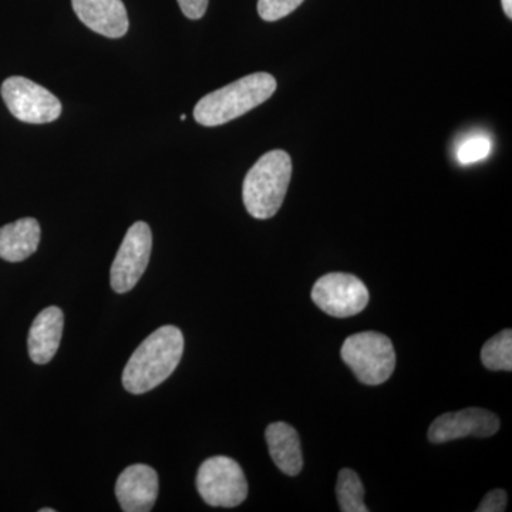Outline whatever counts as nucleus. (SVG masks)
Returning <instances> with one entry per match:
<instances>
[{
  "instance_id": "nucleus-1",
  "label": "nucleus",
  "mask_w": 512,
  "mask_h": 512,
  "mask_svg": "<svg viewBox=\"0 0 512 512\" xmlns=\"http://www.w3.org/2000/svg\"><path fill=\"white\" fill-rule=\"evenodd\" d=\"M184 353L183 332L177 326L157 329L128 359L123 386L128 393L144 394L165 382L180 365Z\"/></svg>"
},
{
  "instance_id": "nucleus-2",
  "label": "nucleus",
  "mask_w": 512,
  "mask_h": 512,
  "mask_svg": "<svg viewBox=\"0 0 512 512\" xmlns=\"http://www.w3.org/2000/svg\"><path fill=\"white\" fill-rule=\"evenodd\" d=\"M276 80L269 73H254L215 90L198 101L194 119L204 127H217L244 116L271 99Z\"/></svg>"
},
{
  "instance_id": "nucleus-3",
  "label": "nucleus",
  "mask_w": 512,
  "mask_h": 512,
  "mask_svg": "<svg viewBox=\"0 0 512 512\" xmlns=\"http://www.w3.org/2000/svg\"><path fill=\"white\" fill-rule=\"evenodd\" d=\"M292 178V160L284 150L269 151L248 171L242 198L249 215L269 220L284 204Z\"/></svg>"
},
{
  "instance_id": "nucleus-4",
  "label": "nucleus",
  "mask_w": 512,
  "mask_h": 512,
  "mask_svg": "<svg viewBox=\"0 0 512 512\" xmlns=\"http://www.w3.org/2000/svg\"><path fill=\"white\" fill-rule=\"evenodd\" d=\"M340 355L357 380L369 386L387 382L396 367L392 340L382 333L362 332L349 336L343 343Z\"/></svg>"
},
{
  "instance_id": "nucleus-5",
  "label": "nucleus",
  "mask_w": 512,
  "mask_h": 512,
  "mask_svg": "<svg viewBox=\"0 0 512 512\" xmlns=\"http://www.w3.org/2000/svg\"><path fill=\"white\" fill-rule=\"evenodd\" d=\"M197 490L211 507L234 508L247 500L248 483L237 461L225 456L208 458L197 473Z\"/></svg>"
},
{
  "instance_id": "nucleus-6",
  "label": "nucleus",
  "mask_w": 512,
  "mask_h": 512,
  "mask_svg": "<svg viewBox=\"0 0 512 512\" xmlns=\"http://www.w3.org/2000/svg\"><path fill=\"white\" fill-rule=\"evenodd\" d=\"M0 92L12 116L23 123H52L62 114V103L55 94L26 77H9Z\"/></svg>"
},
{
  "instance_id": "nucleus-7",
  "label": "nucleus",
  "mask_w": 512,
  "mask_h": 512,
  "mask_svg": "<svg viewBox=\"0 0 512 512\" xmlns=\"http://www.w3.org/2000/svg\"><path fill=\"white\" fill-rule=\"evenodd\" d=\"M151 251L153 234L147 222L131 225L111 265L110 284L114 292L127 293L138 284L150 262Z\"/></svg>"
},
{
  "instance_id": "nucleus-8",
  "label": "nucleus",
  "mask_w": 512,
  "mask_h": 512,
  "mask_svg": "<svg viewBox=\"0 0 512 512\" xmlns=\"http://www.w3.org/2000/svg\"><path fill=\"white\" fill-rule=\"evenodd\" d=\"M312 299L320 311L335 318H349L365 311L369 291L355 275L333 272L316 281Z\"/></svg>"
},
{
  "instance_id": "nucleus-9",
  "label": "nucleus",
  "mask_w": 512,
  "mask_h": 512,
  "mask_svg": "<svg viewBox=\"0 0 512 512\" xmlns=\"http://www.w3.org/2000/svg\"><path fill=\"white\" fill-rule=\"evenodd\" d=\"M500 430L497 414L471 407L456 413H446L431 423L429 440L434 444L463 439L467 436L491 437Z\"/></svg>"
},
{
  "instance_id": "nucleus-10",
  "label": "nucleus",
  "mask_w": 512,
  "mask_h": 512,
  "mask_svg": "<svg viewBox=\"0 0 512 512\" xmlns=\"http://www.w3.org/2000/svg\"><path fill=\"white\" fill-rule=\"evenodd\" d=\"M158 474L147 464L127 467L116 483V497L121 510L148 512L153 510L158 497Z\"/></svg>"
},
{
  "instance_id": "nucleus-11",
  "label": "nucleus",
  "mask_w": 512,
  "mask_h": 512,
  "mask_svg": "<svg viewBox=\"0 0 512 512\" xmlns=\"http://www.w3.org/2000/svg\"><path fill=\"white\" fill-rule=\"evenodd\" d=\"M77 18L101 36L119 39L126 35L128 15L121 0H72Z\"/></svg>"
},
{
  "instance_id": "nucleus-12",
  "label": "nucleus",
  "mask_w": 512,
  "mask_h": 512,
  "mask_svg": "<svg viewBox=\"0 0 512 512\" xmlns=\"http://www.w3.org/2000/svg\"><path fill=\"white\" fill-rule=\"evenodd\" d=\"M64 316L57 306L43 309L29 330V356L36 365H46L55 357L62 342Z\"/></svg>"
},
{
  "instance_id": "nucleus-13",
  "label": "nucleus",
  "mask_w": 512,
  "mask_h": 512,
  "mask_svg": "<svg viewBox=\"0 0 512 512\" xmlns=\"http://www.w3.org/2000/svg\"><path fill=\"white\" fill-rule=\"evenodd\" d=\"M266 444L275 466L286 476H298L303 468L301 439L298 431L284 421L269 424L265 431Z\"/></svg>"
},
{
  "instance_id": "nucleus-14",
  "label": "nucleus",
  "mask_w": 512,
  "mask_h": 512,
  "mask_svg": "<svg viewBox=\"0 0 512 512\" xmlns=\"http://www.w3.org/2000/svg\"><path fill=\"white\" fill-rule=\"evenodd\" d=\"M40 224L35 218H22L0 228V258L22 262L39 248Z\"/></svg>"
},
{
  "instance_id": "nucleus-15",
  "label": "nucleus",
  "mask_w": 512,
  "mask_h": 512,
  "mask_svg": "<svg viewBox=\"0 0 512 512\" xmlns=\"http://www.w3.org/2000/svg\"><path fill=\"white\" fill-rule=\"evenodd\" d=\"M340 511L367 512L365 504V487L355 471L350 468L340 470L338 484H336Z\"/></svg>"
},
{
  "instance_id": "nucleus-16",
  "label": "nucleus",
  "mask_w": 512,
  "mask_h": 512,
  "mask_svg": "<svg viewBox=\"0 0 512 512\" xmlns=\"http://www.w3.org/2000/svg\"><path fill=\"white\" fill-rule=\"evenodd\" d=\"M481 362L490 370H512V332L505 329L493 336L481 349Z\"/></svg>"
},
{
  "instance_id": "nucleus-17",
  "label": "nucleus",
  "mask_w": 512,
  "mask_h": 512,
  "mask_svg": "<svg viewBox=\"0 0 512 512\" xmlns=\"http://www.w3.org/2000/svg\"><path fill=\"white\" fill-rule=\"evenodd\" d=\"M491 151V141L484 136L468 138L457 151L458 161L461 164H473L487 158Z\"/></svg>"
},
{
  "instance_id": "nucleus-18",
  "label": "nucleus",
  "mask_w": 512,
  "mask_h": 512,
  "mask_svg": "<svg viewBox=\"0 0 512 512\" xmlns=\"http://www.w3.org/2000/svg\"><path fill=\"white\" fill-rule=\"evenodd\" d=\"M303 2L305 0H258V13L266 22H276L291 15Z\"/></svg>"
},
{
  "instance_id": "nucleus-19",
  "label": "nucleus",
  "mask_w": 512,
  "mask_h": 512,
  "mask_svg": "<svg viewBox=\"0 0 512 512\" xmlns=\"http://www.w3.org/2000/svg\"><path fill=\"white\" fill-rule=\"evenodd\" d=\"M508 497L504 490H493L485 495L477 512H503L507 510Z\"/></svg>"
},
{
  "instance_id": "nucleus-20",
  "label": "nucleus",
  "mask_w": 512,
  "mask_h": 512,
  "mask_svg": "<svg viewBox=\"0 0 512 512\" xmlns=\"http://www.w3.org/2000/svg\"><path fill=\"white\" fill-rule=\"evenodd\" d=\"M178 5L188 19L197 20L207 12L208 0H178Z\"/></svg>"
},
{
  "instance_id": "nucleus-21",
  "label": "nucleus",
  "mask_w": 512,
  "mask_h": 512,
  "mask_svg": "<svg viewBox=\"0 0 512 512\" xmlns=\"http://www.w3.org/2000/svg\"><path fill=\"white\" fill-rule=\"evenodd\" d=\"M503 3V9L508 19H512V0H501Z\"/></svg>"
},
{
  "instance_id": "nucleus-22",
  "label": "nucleus",
  "mask_w": 512,
  "mask_h": 512,
  "mask_svg": "<svg viewBox=\"0 0 512 512\" xmlns=\"http://www.w3.org/2000/svg\"><path fill=\"white\" fill-rule=\"evenodd\" d=\"M40 512H55L53 508H42V510H39Z\"/></svg>"
},
{
  "instance_id": "nucleus-23",
  "label": "nucleus",
  "mask_w": 512,
  "mask_h": 512,
  "mask_svg": "<svg viewBox=\"0 0 512 512\" xmlns=\"http://www.w3.org/2000/svg\"><path fill=\"white\" fill-rule=\"evenodd\" d=\"M185 119H187V116H185V114H181L180 120L184 121Z\"/></svg>"
}]
</instances>
